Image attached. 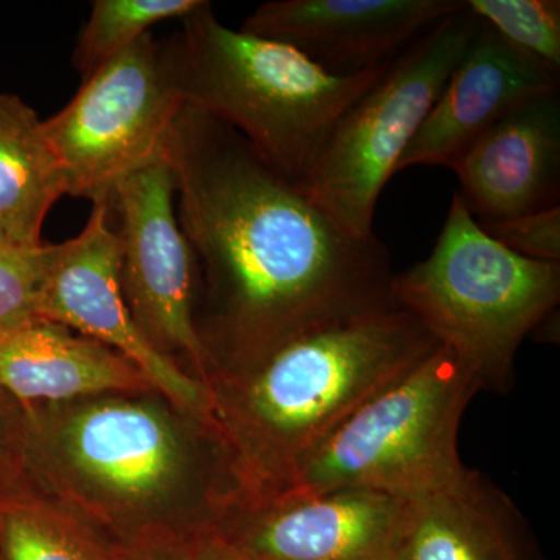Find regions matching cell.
I'll return each instance as SVG.
<instances>
[{
    "label": "cell",
    "instance_id": "7a4b0ae2",
    "mask_svg": "<svg viewBox=\"0 0 560 560\" xmlns=\"http://www.w3.org/2000/svg\"><path fill=\"white\" fill-rule=\"evenodd\" d=\"M440 346L397 302L280 346L212 388L243 493L278 492L350 412Z\"/></svg>",
    "mask_w": 560,
    "mask_h": 560
},
{
    "label": "cell",
    "instance_id": "52a82bcc",
    "mask_svg": "<svg viewBox=\"0 0 560 560\" xmlns=\"http://www.w3.org/2000/svg\"><path fill=\"white\" fill-rule=\"evenodd\" d=\"M480 25L464 2L401 51L335 125L300 187L352 237L374 235L372 221L386 183Z\"/></svg>",
    "mask_w": 560,
    "mask_h": 560
},
{
    "label": "cell",
    "instance_id": "7c38bea8",
    "mask_svg": "<svg viewBox=\"0 0 560 560\" xmlns=\"http://www.w3.org/2000/svg\"><path fill=\"white\" fill-rule=\"evenodd\" d=\"M463 7L460 0H271L242 31L289 44L327 72L348 77L389 65Z\"/></svg>",
    "mask_w": 560,
    "mask_h": 560
},
{
    "label": "cell",
    "instance_id": "ba28073f",
    "mask_svg": "<svg viewBox=\"0 0 560 560\" xmlns=\"http://www.w3.org/2000/svg\"><path fill=\"white\" fill-rule=\"evenodd\" d=\"M183 105L164 40L147 33L83 80L75 97L43 120L66 195L109 205L121 180L164 156Z\"/></svg>",
    "mask_w": 560,
    "mask_h": 560
},
{
    "label": "cell",
    "instance_id": "3957f363",
    "mask_svg": "<svg viewBox=\"0 0 560 560\" xmlns=\"http://www.w3.org/2000/svg\"><path fill=\"white\" fill-rule=\"evenodd\" d=\"M164 54L183 102L234 128L296 186L342 114L393 62L334 75L289 44L226 27L205 0Z\"/></svg>",
    "mask_w": 560,
    "mask_h": 560
},
{
    "label": "cell",
    "instance_id": "30bf717a",
    "mask_svg": "<svg viewBox=\"0 0 560 560\" xmlns=\"http://www.w3.org/2000/svg\"><path fill=\"white\" fill-rule=\"evenodd\" d=\"M84 230L57 243L39 316L116 350L147 375L175 407L200 422L219 423L212 390L154 348L132 319L120 285V243L106 202L92 205Z\"/></svg>",
    "mask_w": 560,
    "mask_h": 560
},
{
    "label": "cell",
    "instance_id": "2e32d148",
    "mask_svg": "<svg viewBox=\"0 0 560 560\" xmlns=\"http://www.w3.org/2000/svg\"><path fill=\"white\" fill-rule=\"evenodd\" d=\"M0 390L31 404L143 394L154 388L116 350L38 318L0 334Z\"/></svg>",
    "mask_w": 560,
    "mask_h": 560
},
{
    "label": "cell",
    "instance_id": "ffe728a7",
    "mask_svg": "<svg viewBox=\"0 0 560 560\" xmlns=\"http://www.w3.org/2000/svg\"><path fill=\"white\" fill-rule=\"evenodd\" d=\"M466 5L501 38L560 72L559 0H467Z\"/></svg>",
    "mask_w": 560,
    "mask_h": 560
},
{
    "label": "cell",
    "instance_id": "d4e9b609",
    "mask_svg": "<svg viewBox=\"0 0 560 560\" xmlns=\"http://www.w3.org/2000/svg\"><path fill=\"white\" fill-rule=\"evenodd\" d=\"M11 441H13V434H11L10 422L7 420L5 412L0 408V471L5 469Z\"/></svg>",
    "mask_w": 560,
    "mask_h": 560
},
{
    "label": "cell",
    "instance_id": "7402d4cb",
    "mask_svg": "<svg viewBox=\"0 0 560 560\" xmlns=\"http://www.w3.org/2000/svg\"><path fill=\"white\" fill-rule=\"evenodd\" d=\"M480 226L493 241L518 256L550 264L560 261L559 205L514 219L486 221Z\"/></svg>",
    "mask_w": 560,
    "mask_h": 560
},
{
    "label": "cell",
    "instance_id": "44dd1931",
    "mask_svg": "<svg viewBox=\"0 0 560 560\" xmlns=\"http://www.w3.org/2000/svg\"><path fill=\"white\" fill-rule=\"evenodd\" d=\"M55 254L54 243L0 254V334L40 318V301Z\"/></svg>",
    "mask_w": 560,
    "mask_h": 560
},
{
    "label": "cell",
    "instance_id": "e0dca14e",
    "mask_svg": "<svg viewBox=\"0 0 560 560\" xmlns=\"http://www.w3.org/2000/svg\"><path fill=\"white\" fill-rule=\"evenodd\" d=\"M65 195L43 120L18 95L0 92V234L14 248L43 245L44 221Z\"/></svg>",
    "mask_w": 560,
    "mask_h": 560
},
{
    "label": "cell",
    "instance_id": "5b68a950",
    "mask_svg": "<svg viewBox=\"0 0 560 560\" xmlns=\"http://www.w3.org/2000/svg\"><path fill=\"white\" fill-rule=\"evenodd\" d=\"M478 393L455 353L440 345L350 412L280 490L370 489L408 499L440 488L467 469L459 425Z\"/></svg>",
    "mask_w": 560,
    "mask_h": 560
},
{
    "label": "cell",
    "instance_id": "8fae6325",
    "mask_svg": "<svg viewBox=\"0 0 560 560\" xmlns=\"http://www.w3.org/2000/svg\"><path fill=\"white\" fill-rule=\"evenodd\" d=\"M405 499L370 489L242 497L213 526L256 560H396Z\"/></svg>",
    "mask_w": 560,
    "mask_h": 560
},
{
    "label": "cell",
    "instance_id": "5bb4252c",
    "mask_svg": "<svg viewBox=\"0 0 560 560\" xmlns=\"http://www.w3.org/2000/svg\"><path fill=\"white\" fill-rule=\"evenodd\" d=\"M458 195L480 223L559 205L560 88L490 127L453 167Z\"/></svg>",
    "mask_w": 560,
    "mask_h": 560
},
{
    "label": "cell",
    "instance_id": "6da1fadb",
    "mask_svg": "<svg viewBox=\"0 0 560 560\" xmlns=\"http://www.w3.org/2000/svg\"><path fill=\"white\" fill-rule=\"evenodd\" d=\"M165 158L205 287L197 330L215 383L301 335L396 302L386 246L342 231L234 128L184 103Z\"/></svg>",
    "mask_w": 560,
    "mask_h": 560
},
{
    "label": "cell",
    "instance_id": "484cf974",
    "mask_svg": "<svg viewBox=\"0 0 560 560\" xmlns=\"http://www.w3.org/2000/svg\"><path fill=\"white\" fill-rule=\"evenodd\" d=\"M10 248H14V246H11L10 243L7 242V238L0 234V254L5 253V250Z\"/></svg>",
    "mask_w": 560,
    "mask_h": 560
},
{
    "label": "cell",
    "instance_id": "603a6c76",
    "mask_svg": "<svg viewBox=\"0 0 560 560\" xmlns=\"http://www.w3.org/2000/svg\"><path fill=\"white\" fill-rule=\"evenodd\" d=\"M191 534L165 526L140 530L119 540V560H189Z\"/></svg>",
    "mask_w": 560,
    "mask_h": 560
},
{
    "label": "cell",
    "instance_id": "4fadbf2b",
    "mask_svg": "<svg viewBox=\"0 0 560 560\" xmlns=\"http://www.w3.org/2000/svg\"><path fill=\"white\" fill-rule=\"evenodd\" d=\"M558 88L559 70L512 46L481 21L440 101L401 154L396 173L415 165L453 171L475 140L497 121Z\"/></svg>",
    "mask_w": 560,
    "mask_h": 560
},
{
    "label": "cell",
    "instance_id": "9c48e42d",
    "mask_svg": "<svg viewBox=\"0 0 560 560\" xmlns=\"http://www.w3.org/2000/svg\"><path fill=\"white\" fill-rule=\"evenodd\" d=\"M175 198V176L165 154L114 190L109 208L120 219V285L147 340L165 357L186 355L210 388L212 368L195 323L197 268Z\"/></svg>",
    "mask_w": 560,
    "mask_h": 560
},
{
    "label": "cell",
    "instance_id": "8992f818",
    "mask_svg": "<svg viewBox=\"0 0 560 560\" xmlns=\"http://www.w3.org/2000/svg\"><path fill=\"white\" fill-rule=\"evenodd\" d=\"M55 419L44 438L51 467L116 526L120 540L150 529L149 515L179 488L195 485L231 503L241 497L234 455L201 458L160 405L97 396Z\"/></svg>",
    "mask_w": 560,
    "mask_h": 560
},
{
    "label": "cell",
    "instance_id": "d6986e66",
    "mask_svg": "<svg viewBox=\"0 0 560 560\" xmlns=\"http://www.w3.org/2000/svg\"><path fill=\"white\" fill-rule=\"evenodd\" d=\"M202 0H94L73 50L83 80L131 47L160 22L189 16Z\"/></svg>",
    "mask_w": 560,
    "mask_h": 560
},
{
    "label": "cell",
    "instance_id": "277c9868",
    "mask_svg": "<svg viewBox=\"0 0 560 560\" xmlns=\"http://www.w3.org/2000/svg\"><path fill=\"white\" fill-rule=\"evenodd\" d=\"M390 290L455 353L478 390L508 394L522 342L559 311L560 264L504 248L456 191L430 256L394 276Z\"/></svg>",
    "mask_w": 560,
    "mask_h": 560
},
{
    "label": "cell",
    "instance_id": "cb8c5ba5",
    "mask_svg": "<svg viewBox=\"0 0 560 560\" xmlns=\"http://www.w3.org/2000/svg\"><path fill=\"white\" fill-rule=\"evenodd\" d=\"M189 560H256L230 544L213 528L191 534Z\"/></svg>",
    "mask_w": 560,
    "mask_h": 560
},
{
    "label": "cell",
    "instance_id": "9a60e30c",
    "mask_svg": "<svg viewBox=\"0 0 560 560\" xmlns=\"http://www.w3.org/2000/svg\"><path fill=\"white\" fill-rule=\"evenodd\" d=\"M523 517L477 470L405 499L396 560H522Z\"/></svg>",
    "mask_w": 560,
    "mask_h": 560
},
{
    "label": "cell",
    "instance_id": "ac0fdd59",
    "mask_svg": "<svg viewBox=\"0 0 560 560\" xmlns=\"http://www.w3.org/2000/svg\"><path fill=\"white\" fill-rule=\"evenodd\" d=\"M108 541L75 515L24 495H0V560H119Z\"/></svg>",
    "mask_w": 560,
    "mask_h": 560
}]
</instances>
